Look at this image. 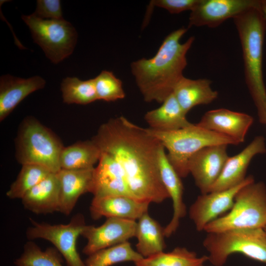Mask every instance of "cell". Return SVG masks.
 Masks as SVG:
<instances>
[{"label": "cell", "instance_id": "cell-30", "mask_svg": "<svg viewBox=\"0 0 266 266\" xmlns=\"http://www.w3.org/2000/svg\"><path fill=\"white\" fill-rule=\"evenodd\" d=\"M58 252L56 248L51 247L43 251L35 243L28 241L14 264L16 266H63Z\"/></svg>", "mask_w": 266, "mask_h": 266}, {"label": "cell", "instance_id": "cell-3", "mask_svg": "<svg viewBox=\"0 0 266 266\" xmlns=\"http://www.w3.org/2000/svg\"><path fill=\"white\" fill-rule=\"evenodd\" d=\"M240 40L245 80L256 107L259 122L266 125V89L263 73V55L266 18L260 0L233 18Z\"/></svg>", "mask_w": 266, "mask_h": 266}, {"label": "cell", "instance_id": "cell-20", "mask_svg": "<svg viewBox=\"0 0 266 266\" xmlns=\"http://www.w3.org/2000/svg\"><path fill=\"white\" fill-rule=\"evenodd\" d=\"M94 168L68 170L61 169L57 174L60 181V205L59 212L68 215L73 210L79 198L91 193Z\"/></svg>", "mask_w": 266, "mask_h": 266}, {"label": "cell", "instance_id": "cell-4", "mask_svg": "<svg viewBox=\"0 0 266 266\" xmlns=\"http://www.w3.org/2000/svg\"><path fill=\"white\" fill-rule=\"evenodd\" d=\"M15 146L16 158L22 165H39L53 173L61 170L60 158L63 144L54 133L34 117H26L22 121Z\"/></svg>", "mask_w": 266, "mask_h": 266}, {"label": "cell", "instance_id": "cell-27", "mask_svg": "<svg viewBox=\"0 0 266 266\" xmlns=\"http://www.w3.org/2000/svg\"><path fill=\"white\" fill-rule=\"evenodd\" d=\"M143 258L139 253L132 248L131 243L127 241L89 255L84 263L85 266H110L123 262L135 263Z\"/></svg>", "mask_w": 266, "mask_h": 266}, {"label": "cell", "instance_id": "cell-11", "mask_svg": "<svg viewBox=\"0 0 266 266\" xmlns=\"http://www.w3.org/2000/svg\"><path fill=\"white\" fill-rule=\"evenodd\" d=\"M227 145L206 146L194 154L188 162L190 174L201 194L210 192L229 158Z\"/></svg>", "mask_w": 266, "mask_h": 266}, {"label": "cell", "instance_id": "cell-9", "mask_svg": "<svg viewBox=\"0 0 266 266\" xmlns=\"http://www.w3.org/2000/svg\"><path fill=\"white\" fill-rule=\"evenodd\" d=\"M26 232L30 240L42 238L51 242L65 259L68 266H85L76 248V241L86 225L81 214L74 215L67 224L51 225L32 221Z\"/></svg>", "mask_w": 266, "mask_h": 266}, {"label": "cell", "instance_id": "cell-23", "mask_svg": "<svg viewBox=\"0 0 266 266\" xmlns=\"http://www.w3.org/2000/svg\"><path fill=\"white\" fill-rule=\"evenodd\" d=\"M173 93L171 94L158 108L148 111L144 119L149 128L158 131L170 132L190 126Z\"/></svg>", "mask_w": 266, "mask_h": 266}, {"label": "cell", "instance_id": "cell-33", "mask_svg": "<svg viewBox=\"0 0 266 266\" xmlns=\"http://www.w3.org/2000/svg\"><path fill=\"white\" fill-rule=\"evenodd\" d=\"M200 0H154L150 2L152 6L164 8L171 14L183 11H192Z\"/></svg>", "mask_w": 266, "mask_h": 266}, {"label": "cell", "instance_id": "cell-5", "mask_svg": "<svg viewBox=\"0 0 266 266\" xmlns=\"http://www.w3.org/2000/svg\"><path fill=\"white\" fill-rule=\"evenodd\" d=\"M147 129L167 150L168 160L181 178L190 174V158L203 148L220 144L238 145L232 138L203 129L197 124L170 132L158 131L149 128Z\"/></svg>", "mask_w": 266, "mask_h": 266}, {"label": "cell", "instance_id": "cell-6", "mask_svg": "<svg viewBox=\"0 0 266 266\" xmlns=\"http://www.w3.org/2000/svg\"><path fill=\"white\" fill-rule=\"evenodd\" d=\"M266 226V186L250 182L236 193L233 204L226 214L207 224L206 233L235 229L264 228Z\"/></svg>", "mask_w": 266, "mask_h": 266}, {"label": "cell", "instance_id": "cell-22", "mask_svg": "<svg viewBox=\"0 0 266 266\" xmlns=\"http://www.w3.org/2000/svg\"><path fill=\"white\" fill-rule=\"evenodd\" d=\"M211 83L208 79H191L184 76L178 81L173 93L186 114L195 106L208 104L217 98L218 93L212 89Z\"/></svg>", "mask_w": 266, "mask_h": 266}, {"label": "cell", "instance_id": "cell-14", "mask_svg": "<svg viewBox=\"0 0 266 266\" xmlns=\"http://www.w3.org/2000/svg\"><path fill=\"white\" fill-rule=\"evenodd\" d=\"M91 193L94 197L125 196L134 198L121 165L109 155L101 152L95 167Z\"/></svg>", "mask_w": 266, "mask_h": 266}, {"label": "cell", "instance_id": "cell-12", "mask_svg": "<svg viewBox=\"0 0 266 266\" xmlns=\"http://www.w3.org/2000/svg\"><path fill=\"white\" fill-rule=\"evenodd\" d=\"M136 224V221L110 217L99 227L86 225L81 234L87 240L83 253L89 256L128 241L135 236Z\"/></svg>", "mask_w": 266, "mask_h": 266}, {"label": "cell", "instance_id": "cell-17", "mask_svg": "<svg viewBox=\"0 0 266 266\" xmlns=\"http://www.w3.org/2000/svg\"><path fill=\"white\" fill-rule=\"evenodd\" d=\"M149 204L125 196L94 197L90 211L95 220L105 217L136 221L148 212Z\"/></svg>", "mask_w": 266, "mask_h": 266}, {"label": "cell", "instance_id": "cell-35", "mask_svg": "<svg viewBox=\"0 0 266 266\" xmlns=\"http://www.w3.org/2000/svg\"><path fill=\"white\" fill-rule=\"evenodd\" d=\"M264 229V230H265L266 231V226H265V227Z\"/></svg>", "mask_w": 266, "mask_h": 266}, {"label": "cell", "instance_id": "cell-1", "mask_svg": "<svg viewBox=\"0 0 266 266\" xmlns=\"http://www.w3.org/2000/svg\"><path fill=\"white\" fill-rule=\"evenodd\" d=\"M91 139L100 152L121 165L135 199L159 203L170 198L159 170V151L163 144L147 128L121 116L101 124Z\"/></svg>", "mask_w": 266, "mask_h": 266}, {"label": "cell", "instance_id": "cell-19", "mask_svg": "<svg viewBox=\"0 0 266 266\" xmlns=\"http://www.w3.org/2000/svg\"><path fill=\"white\" fill-rule=\"evenodd\" d=\"M45 80L41 76L28 78L2 75L0 78V121L5 119L26 97L43 89Z\"/></svg>", "mask_w": 266, "mask_h": 266}, {"label": "cell", "instance_id": "cell-8", "mask_svg": "<svg viewBox=\"0 0 266 266\" xmlns=\"http://www.w3.org/2000/svg\"><path fill=\"white\" fill-rule=\"evenodd\" d=\"M21 18L29 28L34 42L52 63L58 64L73 53L77 33L70 22L64 18L42 19L33 14L22 15Z\"/></svg>", "mask_w": 266, "mask_h": 266}, {"label": "cell", "instance_id": "cell-24", "mask_svg": "<svg viewBox=\"0 0 266 266\" xmlns=\"http://www.w3.org/2000/svg\"><path fill=\"white\" fill-rule=\"evenodd\" d=\"M135 237L136 251L143 258L163 252L166 248L164 228L148 212L138 219Z\"/></svg>", "mask_w": 266, "mask_h": 266}, {"label": "cell", "instance_id": "cell-28", "mask_svg": "<svg viewBox=\"0 0 266 266\" xmlns=\"http://www.w3.org/2000/svg\"><path fill=\"white\" fill-rule=\"evenodd\" d=\"M63 101L67 104L86 105L98 100L93 79L81 80L67 77L61 84Z\"/></svg>", "mask_w": 266, "mask_h": 266}, {"label": "cell", "instance_id": "cell-2", "mask_svg": "<svg viewBox=\"0 0 266 266\" xmlns=\"http://www.w3.org/2000/svg\"><path fill=\"white\" fill-rule=\"evenodd\" d=\"M188 29L181 28L168 34L152 58H143L131 65V71L144 100L162 103L173 93L184 76L187 65L186 55L195 37L184 43L180 40Z\"/></svg>", "mask_w": 266, "mask_h": 266}, {"label": "cell", "instance_id": "cell-10", "mask_svg": "<svg viewBox=\"0 0 266 266\" xmlns=\"http://www.w3.org/2000/svg\"><path fill=\"white\" fill-rule=\"evenodd\" d=\"M255 180L249 175L240 184L231 188L210 192L199 196L189 209V217L198 231H203L206 226L227 213L232 207L238 190Z\"/></svg>", "mask_w": 266, "mask_h": 266}, {"label": "cell", "instance_id": "cell-21", "mask_svg": "<svg viewBox=\"0 0 266 266\" xmlns=\"http://www.w3.org/2000/svg\"><path fill=\"white\" fill-rule=\"evenodd\" d=\"M60 184L57 173H51L21 199L24 207L35 214L59 211Z\"/></svg>", "mask_w": 266, "mask_h": 266}, {"label": "cell", "instance_id": "cell-7", "mask_svg": "<svg viewBox=\"0 0 266 266\" xmlns=\"http://www.w3.org/2000/svg\"><path fill=\"white\" fill-rule=\"evenodd\" d=\"M203 245L214 266H222L228 257L240 253L266 263V232L264 228L235 229L207 233Z\"/></svg>", "mask_w": 266, "mask_h": 266}, {"label": "cell", "instance_id": "cell-13", "mask_svg": "<svg viewBox=\"0 0 266 266\" xmlns=\"http://www.w3.org/2000/svg\"><path fill=\"white\" fill-rule=\"evenodd\" d=\"M260 0H200L191 11L188 28H216L259 3Z\"/></svg>", "mask_w": 266, "mask_h": 266}, {"label": "cell", "instance_id": "cell-26", "mask_svg": "<svg viewBox=\"0 0 266 266\" xmlns=\"http://www.w3.org/2000/svg\"><path fill=\"white\" fill-rule=\"evenodd\" d=\"M208 256L198 257L185 247H176L170 252L159 253L134 263L135 266H204Z\"/></svg>", "mask_w": 266, "mask_h": 266}, {"label": "cell", "instance_id": "cell-18", "mask_svg": "<svg viewBox=\"0 0 266 266\" xmlns=\"http://www.w3.org/2000/svg\"><path fill=\"white\" fill-rule=\"evenodd\" d=\"M163 145L159 155V166L162 181L172 201V217L164 228L165 237H168L177 230L181 219L186 214V207L183 202V186L181 177L170 164Z\"/></svg>", "mask_w": 266, "mask_h": 266}, {"label": "cell", "instance_id": "cell-29", "mask_svg": "<svg viewBox=\"0 0 266 266\" xmlns=\"http://www.w3.org/2000/svg\"><path fill=\"white\" fill-rule=\"evenodd\" d=\"M52 173L48 168L36 164H25L6 195L11 199H21L24 195L43 179Z\"/></svg>", "mask_w": 266, "mask_h": 266}, {"label": "cell", "instance_id": "cell-16", "mask_svg": "<svg viewBox=\"0 0 266 266\" xmlns=\"http://www.w3.org/2000/svg\"><path fill=\"white\" fill-rule=\"evenodd\" d=\"M266 153L265 137H255L241 151L232 157H229L218 180L212 187L210 192L221 191L236 186L246 179L248 166L256 155Z\"/></svg>", "mask_w": 266, "mask_h": 266}, {"label": "cell", "instance_id": "cell-32", "mask_svg": "<svg viewBox=\"0 0 266 266\" xmlns=\"http://www.w3.org/2000/svg\"><path fill=\"white\" fill-rule=\"evenodd\" d=\"M36 17L45 20L63 19L61 1L59 0H38L35 11Z\"/></svg>", "mask_w": 266, "mask_h": 266}, {"label": "cell", "instance_id": "cell-36", "mask_svg": "<svg viewBox=\"0 0 266 266\" xmlns=\"http://www.w3.org/2000/svg\"></svg>", "mask_w": 266, "mask_h": 266}, {"label": "cell", "instance_id": "cell-25", "mask_svg": "<svg viewBox=\"0 0 266 266\" xmlns=\"http://www.w3.org/2000/svg\"><path fill=\"white\" fill-rule=\"evenodd\" d=\"M100 155V150L92 139L78 141L63 148L60 158L61 169L94 168Z\"/></svg>", "mask_w": 266, "mask_h": 266}, {"label": "cell", "instance_id": "cell-15", "mask_svg": "<svg viewBox=\"0 0 266 266\" xmlns=\"http://www.w3.org/2000/svg\"><path fill=\"white\" fill-rule=\"evenodd\" d=\"M254 119L246 113L218 108L205 112L197 123L206 130L226 135L237 144L244 141Z\"/></svg>", "mask_w": 266, "mask_h": 266}, {"label": "cell", "instance_id": "cell-34", "mask_svg": "<svg viewBox=\"0 0 266 266\" xmlns=\"http://www.w3.org/2000/svg\"><path fill=\"white\" fill-rule=\"evenodd\" d=\"M260 6L262 11L266 18V0H260Z\"/></svg>", "mask_w": 266, "mask_h": 266}, {"label": "cell", "instance_id": "cell-31", "mask_svg": "<svg viewBox=\"0 0 266 266\" xmlns=\"http://www.w3.org/2000/svg\"><path fill=\"white\" fill-rule=\"evenodd\" d=\"M94 80L98 100L110 102L125 97L122 81L112 72L102 70Z\"/></svg>", "mask_w": 266, "mask_h": 266}]
</instances>
